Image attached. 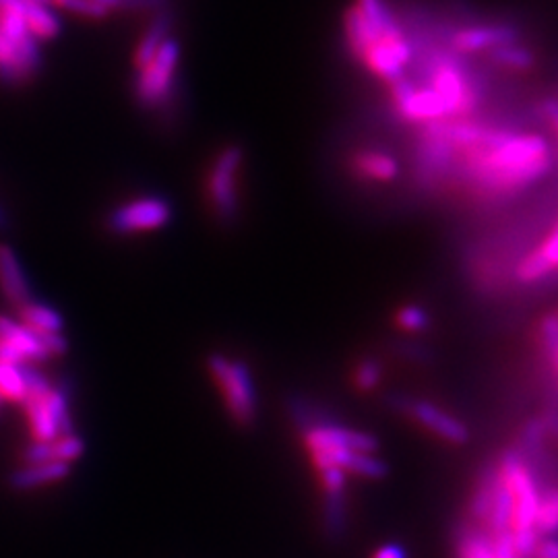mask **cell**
<instances>
[{
    "label": "cell",
    "instance_id": "11",
    "mask_svg": "<svg viewBox=\"0 0 558 558\" xmlns=\"http://www.w3.org/2000/svg\"><path fill=\"white\" fill-rule=\"evenodd\" d=\"M556 263H558V236L556 230H550V234L519 263L517 277L525 284L540 282L542 277H546L556 269Z\"/></svg>",
    "mask_w": 558,
    "mask_h": 558
},
{
    "label": "cell",
    "instance_id": "14",
    "mask_svg": "<svg viewBox=\"0 0 558 558\" xmlns=\"http://www.w3.org/2000/svg\"><path fill=\"white\" fill-rule=\"evenodd\" d=\"M0 341L13 346L25 360H46L48 354L44 350L42 337L27 329L23 323L13 321L7 315H0Z\"/></svg>",
    "mask_w": 558,
    "mask_h": 558
},
{
    "label": "cell",
    "instance_id": "30",
    "mask_svg": "<svg viewBox=\"0 0 558 558\" xmlns=\"http://www.w3.org/2000/svg\"><path fill=\"white\" fill-rule=\"evenodd\" d=\"M397 325L403 331H422L428 325V317L418 306H406L397 313Z\"/></svg>",
    "mask_w": 558,
    "mask_h": 558
},
{
    "label": "cell",
    "instance_id": "16",
    "mask_svg": "<svg viewBox=\"0 0 558 558\" xmlns=\"http://www.w3.org/2000/svg\"><path fill=\"white\" fill-rule=\"evenodd\" d=\"M170 25H172V17L166 11H160L158 15H155V19L147 27V31L143 34V38L135 50V67L137 69L147 67L151 58L155 56V52H158L162 48V44L170 38Z\"/></svg>",
    "mask_w": 558,
    "mask_h": 558
},
{
    "label": "cell",
    "instance_id": "24",
    "mask_svg": "<svg viewBox=\"0 0 558 558\" xmlns=\"http://www.w3.org/2000/svg\"><path fill=\"white\" fill-rule=\"evenodd\" d=\"M492 58H494V62H499V65L515 69V71H525V69L534 67V54L517 44H505V46L494 48Z\"/></svg>",
    "mask_w": 558,
    "mask_h": 558
},
{
    "label": "cell",
    "instance_id": "26",
    "mask_svg": "<svg viewBox=\"0 0 558 558\" xmlns=\"http://www.w3.org/2000/svg\"><path fill=\"white\" fill-rule=\"evenodd\" d=\"M556 511H558V503L554 492H548L546 496H540V505H538V515H536V532L542 534H554L556 530Z\"/></svg>",
    "mask_w": 558,
    "mask_h": 558
},
{
    "label": "cell",
    "instance_id": "38",
    "mask_svg": "<svg viewBox=\"0 0 558 558\" xmlns=\"http://www.w3.org/2000/svg\"><path fill=\"white\" fill-rule=\"evenodd\" d=\"M536 558H558V548H556V542L554 540H544L542 544H538L536 552H534Z\"/></svg>",
    "mask_w": 558,
    "mask_h": 558
},
{
    "label": "cell",
    "instance_id": "35",
    "mask_svg": "<svg viewBox=\"0 0 558 558\" xmlns=\"http://www.w3.org/2000/svg\"><path fill=\"white\" fill-rule=\"evenodd\" d=\"M166 5V0H122L120 9H129V11H162Z\"/></svg>",
    "mask_w": 558,
    "mask_h": 558
},
{
    "label": "cell",
    "instance_id": "6",
    "mask_svg": "<svg viewBox=\"0 0 558 558\" xmlns=\"http://www.w3.org/2000/svg\"><path fill=\"white\" fill-rule=\"evenodd\" d=\"M362 58L372 73L393 83L399 77H403V69H406V65L412 58V48L401 34L372 44L362 54Z\"/></svg>",
    "mask_w": 558,
    "mask_h": 558
},
{
    "label": "cell",
    "instance_id": "21",
    "mask_svg": "<svg viewBox=\"0 0 558 558\" xmlns=\"http://www.w3.org/2000/svg\"><path fill=\"white\" fill-rule=\"evenodd\" d=\"M346 38H348L350 48L358 56H362L372 44L379 42V36L375 34V29L370 27V23L364 19V15L356 7H352L346 13Z\"/></svg>",
    "mask_w": 558,
    "mask_h": 558
},
{
    "label": "cell",
    "instance_id": "22",
    "mask_svg": "<svg viewBox=\"0 0 558 558\" xmlns=\"http://www.w3.org/2000/svg\"><path fill=\"white\" fill-rule=\"evenodd\" d=\"M48 412L58 428V434H73V420L69 412V391L65 387H52L46 395Z\"/></svg>",
    "mask_w": 558,
    "mask_h": 558
},
{
    "label": "cell",
    "instance_id": "32",
    "mask_svg": "<svg viewBox=\"0 0 558 558\" xmlns=\"http://www.w3.org/2000/svg\"><path fill=\"white\" fill-rule=\"evenodd\" d=\"M323 488L327 490V496H341L344 494L346 488V472L339 470V468H327L319 472Z\"/></svg>",
    "mask_w": 558,
    "mask_h": 558
},
{
    "label": "cell",
    "instance_id": "37",
    "mask_svg": "<svg viewBox=\"0 0 558 558\" xmlns=\"http://www.w3.org/2000/svg\"><path fill=\"white\" fill-rule=\"evenodd\" d=\"M372 558H408V556H406V550H403L401 546L387 544V546L379 548Z\"/></svg>",
    "mask_w": 558,
    "mask_h": 558
},
{
    "label": "cell",
    "instance_id": "28",
    "mask_svg": "<svg viewBox=\"0 0 558 558\" xmlns=\"http://www.w3.org/2000/svg\"><path fill=\"white\" fill-rule=\"evenodd\" d=\"M52 3L60 9L71 11L81 17H89V19H104L110 13L106 7L93 3V0H52Z\"/></svg>",
    "mask_w": 558,
    "mask_h": 558
},
{
    "label": "cell",
    "instance_id": "3",
    "mask_svg": "<svg viewBox=\"0 0 558 558\" xmlns=\"http://www.w3.org/2000/svg\"><path fill=\"white\" fill-rule=\"evenodd\" d=\"M180 58V44L168 38L162 48L155 52L147 67L139 69L135 79V96L143 106L162 104L174 83V73Z\"/></svg>",
    "mask_w": 558,
    "mask_h": 558
},
{
    "label": "cell",
    "instance_id": "18",
    "mask_svg": "<svg viewBox=\"0 0 558 558\" xmlns=\"http://www.w3.org/2000/svg\"><path fill=\"white\" fill-rule=\"evenodd\" d=\"M356 9L364 15V19L370 23V27L375 29L379 40L401 36V29H399L393 13L385 5V0H358Z\"/></svg>",
    "mask_w": 558,
    "mask_h": 558
},
{
    "label": "cell",
    "instance_id": "34",
    "mask_svg": "<svg viewBox=\"0 0 558 558\" xmlns=\"http://www.w3.org/2000/svg\"><path fill=\"white\" fill-rule=\"evenodd\" d=\"M42 337V344H44V350L50 356H62V354H67L69 350V341L67 337L62 335V333H52V335H40Z\"/></svg>",
    "mask_w": 558,
    "mask_h": 558
},
{
    "label": "cell",
    "instance_id": "10",
    "mask_svg": "<svg viewBox=\"0 0 558 558\" xmlns=\"http://www.w3.org/2000/svg\"><path fill=\"white\" fill-rule=\"evenodd\" d=\"M85 453V443L77 434H62V437H56L54 441H34L31 443L23 457L27 463H50V461H58V463H69L79 459Z\"/></svg>",
    "mask_w": 558,
    "mask_h": 558
},
{
    "label": "cell",
    "instance_id": "42",
    "mask_svg": "<svg viewBox=\"0 0 558 558\" xmlns=\"http://www.w3.org/2000/svg\"><path fill=\"white\" fill-rule=\"evenodd\" d=\"M25 3H31V5H52V0H25Z\"/></svg>",
    "mask_w": 558,
    "mask_h": 558
},
{
    "label": "cell",
    "instance_id": "29",
    "mask_svg": "<svg viewBox=\"0 0 558 558\" xmlns=\"http://www.w3.org/2000/svg\"><path fill=\"white\" fill-rule=\"evenodd\" d=\"M23 379H25L27 397H46L50 393V389H52L50 381L42 375L40 370L31 368V366H25V364H23Z\"/></svg>",
    "mask_w": 558,
    "mask_h": 558
},
{
    "label": "cell",
    "instance_id": "33",
    "mask_svg": "<svg viewBox=\"0 0 558 558\" xmlns=\"http://www.w3.org/2000/svg\"><path fill=\"white\" fill-rule=\"evenodd\" d=\"M492 554L494 558H519L513 546V536L511 532L492 536Z\"/></svg>",
    "mask_w": 558,
    "mask_h": 558
},
{
    "label": "cell",
    "instance_id": "4",
    "mask_svg": "<svg viewBox=\"0 0 558 558\" xmlns=\"http://www.w3.org/2000/svg\"><path fill=\"white\" fill-rule=\"evenodd\" d=\"M242 149L228 147L224 149L211 166L209 180H207V193L213 211L230 220L238 211V172L242 168Z\"/></svg>",
    "mask_w": 558,
    "mask_h": 558
},
{
    "label": "cell",
    "instance_id": "39",
    "mask_svg": "<svg viewBox=\"0 0 558 558\" xmlns=\"http://www.w3.org/2000/svg\"><path fill=\"white\" fill-rule=\"evenodd\" d=\"M11 217H9V213H7V209L0 205V234H7L9 230H11Z\"/></svg>",
    "mask_w": 558,
    "mask_h": 558
},
{
    "label": "cell",
    "instance_id": "19",
    "mask_svg": "<svg viewBox=\"0 0 558 558\" xmlns=\"http://www.w3.org/2000/svg\"><path fill=\"white\" fill-rule=\"evenodd\" d=\"M23 17H25L29 34L34 36V38L52 40V38L60 36L62 21L58 19V15L48 5H31V3H27V9H25Z\"/></svg>",
    "mask_w": 558,
    "mask_h": 558
},
{
    "label": "cell",
    "instance_id": "1",
    "mask_svg": "<svg viewBox=\"0 0 558 558\" xmlns=\"http://www.w3.org/2000/svg\"><path fill=\"white\" fill-rule=\"evenodd\" d=\"M468 151V172L486 193H511L546 176L552 151L538 135H509L474 129L461 145Z\"/></svg>",
    "mask_w": 558,
    "mask_h": 558
},
{
    "label": "cell",
    "instance_id": "41",
    "mask_svg": "<svg viewBox=\"0 0 558 558\" xmlns=\"http://www.w3.org/2000/svg\"><path fill=\"white\" fill-rule=\"evenodd\" d=\"M93 3H98V5H102V7H106L110 11V9H120L122 0H93Z\"/></svg>",
    "mask_w": 558,
    "mask_h": 558
},
{
    "label": "cell",
    "instance_id": "40",
    "mask_svg": "<svg viewBox=\"0 0 558 558\" xmlns=\"http://www.w3.org/2000/svg\"><path fill=\"white\" fill-rule=\"evenodd\" d=\"M546 108H548L550 127H556V102H554V100H548V102H546Z\"/></svg>",
    "mask_w": 558,
    "mask_h": 558
},
{
    "label": "cell",
    "instance_id": "8",
    "mask_svg": "<svg viewBox=\"0 0 558 558\" xmlns=\"http://www.w3.org/2000/svg\"><path fill=\"white\" fill-rule=\"evenodd\" d=\"M0 292L13 306H23L31 300V288L25 269L15 253V248L0 242Z\"/></svg>",
    "mask_w": 558,
    "mask_h": 558
},
{
    "label": "cell",
    "instance_id": "5",
    "mask_svg": "<svg viewBox=\"0 0 558 558\" xmlns=\"http://www.w3.org/2000/svg\"><path fill=\"white\" fill-rule=\"evenodd\" d=\"M172 217L170 203L160 197H141L131 203L120 205L108 220V226L116 234H137L164 228Z\"/></svg>",
    "mask_w": 558,
    "mask_h": 558
},
{
    "label": "cell",
    "instance_id": "7",
    "mask_svg": "<svg viewBox=\"0 0 558 558\" xmlns=\"http://www.w3.org/2000/svg\"><path fill=\"white\" fill-rule=\"evenodd\" d=\"M310 453L329 451V449H354L362 453H375L379 443L370 434L341 428V426H315L306 432L304 439Z\"/></svg>",
    "mask_w": 558,
    "mask_h": 558
},
{
    "label": "cell",
    "instance_id": "12",
    "mask_svg": "<svg viewBox=\"0 0 558 558\" xmlns=\"http://www.w3.org/2000/svg\"><path fill=\"white\" fill-rule=\"evenodd\" d=\"M517 31L509 25H492V27H470L461 29L455 36V46L463 52H480L494 50L505 44H515Z\"/></svg>",
    "mask_w": 558,
    "mask_h": 558
},
{
    "label": "cell",
    "instance_id": "25",
    "mask_svg": "<svg viewBox=\"0 0 558 558\" xmlns=\"http://www.w3.org/2000/svg\"><path fill=\"white\" fill-rule=\"evenodd\" d=\"M459 554L461 558H494L492 538L482 532H470L461 540Z\"/></svg>",
    "mask_w": 558,
    "mask_h": 558
},
{
    "label": "cell",
    "instance_id": "43",
    "mask_svg": "<svg viewBox=\"0 0 558 558\" xmlns=\"http://www.w3.org/2000/svg\"><path fill=\"white\" fill-rule=\"evenodd\" d=\"M0 399H3V397H0Z\"/></svg>",
    "mask_w": 558,
    "mask_h": 558
},
{
    "label": "cell",
    "instance_id": "27",
    "mask_svg": "<svg viewBox=\"0 0 558 558\" xmlns=\"http://www.w3.org/2000/svg\"><path fill=\"white\" fill-rule=\"evenodd\" d=\"M0 29H3V34L11 40L13 46H17L29 34L23 13L15 11H0Z\"/></svg>",
    "mask_w": 558,
    "mask_h": 558
},
{
    "label": "cell",
    "instance_id": "13",
    "mask_svg": "<svg viewBox=\"0 0 558 558\" xmlns=\"http://www.w3.org/2000/svg\"><path fill=\"white\" fill-rule=\"evenodd\" d=\"M69 474H71L69 463H58V461L27 463L9 476V486L17 492H25V490H34L46 484L65 480Z\"/></svg>",
    "mask_w": 558,
    "mask_h": 558
},
{
    "label": "cell",
    "instance_id": "31",
    "mask_svg": "<svg viewBox=\"0 0 558 558\" xmlns=\"http://www.w3.org/2000/svg\"><path fill=\"white\" fill-rule=\"evenodd\" d=\"M381 381V368L379 364H375L372 360H366L358 366L356 370V385L364 391H370V389H375Z\"/></svg>",
    "mask_w": 558,
    "mask_h": 558
},
{
    "label": "cell",
    "instance_id": "17",
    "mask_svg": "<svg viewBox=\"0 0 558 558\" xmlns=\"http://www.w3.org/2000/svg\"><path fill=\"white\" fill-rule=\"evenodd\" d=\"M23 410L27 414L29 426H31V434H34L36 441H54L58 434V428L48 412L46 406V397H27L23 403Z\"/></svg>",
    "mask_w": 558,
    "mask_h": 558
},
{
    "label": "cell",
    "instance_id": "15",
    "mask_svg": "<svg viewBox=\"0 0 558 558\" xmlns=\"http://www.w3.org/2000/svg\"><path fill=\"white\" fill-rule=\"evenodd\" d=\"M19 317L21 323L38 335H52V333H62L65 329V319L48 304L29 300L23 306H19Z\"/></svg>",
    "mask_w": 558,
    "mask_h": 558
},
{
    "label": "cell",
    "instance_id": "36",
    "mask_svg": "<svg viewBox=\"0 0 558 558\" xmlns=\"http://www.w3.org/2000/svg\"><path fill=\"white\" fill-rule=\"evenodd\" d=\"M0 362H3V364H25V358L13 346L5 344V341H0Z\"/></svg>",
    "mask_w": 558,
    "mask_h": 558
},
{
    "label": "cell",
    "instance_id": "23",
    "mask_svg": "<svg viewBox=\"0 0 558 558\" xmlns=\"http://www.w3.org/2000/svg\"><path fill=\"white\" fill-rule=\"evenodd\" d=\"M0 397L23 403L27 397L23 364H3L0 362Z\"/></svg>",
    "mask_w": 558,
    "mask_h": 558
},
{
    "label": "cell",
    "instance_id": "2",
    "mask_svg": "<svg viewBox=\"0 0 558 558\" xmlns=\"http://www.w3.org/2000/svg\"><path fill=\"white\" fill-rule=\"evenodd\" d=\"M209 370L232 418L240 424H251L257 416V389L248 368L215 354L209 358Z\"/></svg>",
    "mask_w": 558,
    "mask_h": 558
},
{
    "label": "cell",
    "instance_id": "9",
    "mask_svg": "<svg viewBox=\"0 0 558 558\" xmlns=\"http://www.w3.org/2000/svg\"><path fill=\"white\" fill-rule=\"evenodd\" d=\"M412 416L432 434H437L439 439L453 443V445H461L468 441V428L463 426L461 420H457L455 416L443 412L441 408L432 406L428 401H416L412 406Z\"/></svg>",
    "mask_w": 558,
    "mask_h": 558
},
{
    "label": "cell",
    "instance_id": "20",
    "mask_svg": "<svg viewBox=\"0 0 558 558\" xmlns=\"http://www.w3.org/2000/svg\"><path fill=\"white\" fill-rule=\"evenodd\" d=\"M356 170L368 180L389 182L397 176V162L383 151H362L356 158Z\"/></svg>",
    "mask_w": 558,
    "mask_h": 558
}]
</instances>
